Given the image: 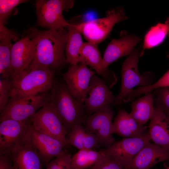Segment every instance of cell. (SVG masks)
I'll return each instance as SVG.
<instances>
[{"label": "cell", "instance_id": "484cf974", "mask_svg": "<svg viewBox=\"0 0 169 169\" xmlns=\"http://www.w3.org/2000/svg\"><path fill=\"white\" fill-rule=\"evenodd\" d=\"M107 156L104 150L98 151L86 149L79 150L72 157L71 169L90 168L102 161Z\"/></svg>", "mask_w": 169, "mask_h": 169}, {"label": "cell", "instance_id": "7c38bea8", "mask_svg": "<svg viewBox=\"0 0 169 169\" xmlns=\"http://www.w3.org/2000/svg\"><path fill=\"white\" fill-rule=\"evenodd\" d=\"M26 127L19 139L8 154L13 169H42L40 158L26 134Z\"/></svg>", "mask_w": 169, "mask_h": 169}, {"label": "cell", "instance_id": "836d02e7", "mask_svg": "<svg viewBox=\"0 0 169 169\" xmlns=\"http://www.w3.org/2000/svg\"><path fill=\"white\" fill-rule=\"evenodd\" d=\"M0 169H13L12 163L8 154L0 155Z\"/></svg>", "mask_w": 169, "mask_h": 169}, {"label": "cell", "instance_id": "7a4b0ae2", "mask_svg": "<svg viewBox=\"0 0 169 169\" xmlns=\"http://www.w3.org/2000/svg\"><path fill=\"white\" fill-rule=\"evenodd\" d=\"M49 98L69 133L74 126L85 122L84 105L72 95L65 83L56 80Z\"/></svg>", "mask_w": 169, "mask_h": 169}, {"label": "cell", "instance_id": "9a60e30c", "mask_svg": "<svg viewBox=\"0 0 169 169\" xmlns=\"http://www.w3.org/2000/svg\"><path fill=\"white\" fill-rule=\"evenodd\" d=\"M95 74L85 64L72 65L62 77L72 95L84 103L89 91L90 79Z\"/></svg>", "mask_w": 169, "mask_h": 169}, {"label": "cell", "instance_id": "d4e9b609", "mask_svg": "<svg viewBox=\"0 0 169 169\" xmlns=\"http://www.w3.org/2000/svg\"><path fill=\"white\" fill-rule=\"evenodd\" d=\"M68 22L69 24L66 27L68 34L65 47V55L68 63L76 65L79 63V51L84 42L81 33L73 24Z\"/></svg>", "mask_w": 169, "mask_h": 169}, {"label": "cell", "instance_id": "d6986e66", "mask_svg": "<svg viewBox=\"0 0 169 169\" xmlns=\"http://www.w3.org/2000/svg\"><path fill=\"white\" fill-rule=\"evenodd\" d=\"M18 37L13 31L7 28L0 21V74L3 79H12L13 78L11 58L13 44L11 41L16 40Z\"/></svg>", "mask_w": 169, "mask_h": 169}, {"label": "cell", "instance_id": "cb8c5ba5", "mask_svg": "<svg viewBox=\"0 0 169 169\" xmlns=\"http://www.w3.org/2000/svg\"><path fill=\"white\" fill-rule=\"evenodd\" d=\"M69 134L68 144L75 146L79 150L83 149L93 150L99 145L97 136L87 131L81 124L74 126Z\"/></svg>", "mask_w": 169, "mask_h": 169}, {"label": "cell", "instance_id": "44dd1931", "mask_svg": "<svg viewBox=\"0 0 169 169\" xmlns=\"http://www.w3.org/2000/svg\"><path fill=\"white\" fill-rule=\"evenodd\" d=\"M150 120L148 132L151 140L156 145L169 150V125L166 114L155 107Z\"/></svg>", "mask_w": 169, "mask_h": 169}, {"label": "cell", "instance_id": "f546056e", "mask_svg": "<svg viewBox=\"0 0 169 169\" xmlns=\"http://www.w3.org/2000/svg\"><path fill=\"white\" fill-rule=\"evenodd\" d=\"M28 1L27 0H0V21L4 24H6L14 8L20 4Z\"/></svg>", "mask_w": 169, "mask_h": 169}, {"label": "cell", "instance_id": "5b68a950", "mask_svg": "<svg viewBox=\"0 0 169 169\" xmlns=\"http://www.w3.org/2000/svg\"><path fill=\"white\" fill-rule=\"evenodd\" d=\"M49 101L48 92L35 96L11 95L5 108L0 112V121L7 119L26 121Z\"/></svg>", "mask_w": 169, "mask_h": 169}, {"label": "cell", "instance_id": "8fae6325", "mask_svg": "<svg viewBox=\"0 0 169 169\" xmlns=\"http://www.w3.org/2000/svg\"><path fill=\"white\" fill-rule=\"evenodd\" d=\"M26 132L38 153L43 165L46 166L51 161L66 151L63 149L66 144L38 130L33 126L30 118L26 126Z\"/></svg>", "mask_w": 169, "mask_h": 169}, {"label": "cell", "instance_id": "3957f363", "mask_svg": "<svg viewBox=\"0 0 169 169\" xmlns=\"http://www.w3.org/2000/svg\"><path fill=\"white\" fill-rule=\"evenodd\" d=\"M54 72L47 68H28L12 79L10 97L14 95L35 96L47 93L55 82Z\"/></svg>", "mask_w": 169, "mask_h": 169}, {"label": "cell", "instance_id": "7402d4cb", "mask_svg": "<svg viewBox=\"0 0 169 169\" xmlns=\"http://www.w3.org/2000/svg\"><path fill=\"white\" fill-rule=\"evenodd\" d=\"M146 127L139 125L130 115L119 109L114 121L112 123L111 133L124 137L140 136L146 132Z\"/></svg>", "mask_w": 169, "mask_h": 169}, {"label": "cell", "instance_id": "83f0119b", "mask_svg": "<svg viewBox=\"0 0 169 169\" xmlns=\"http://www.w3.org/2000/svg\"><path fill=\"white\" fill-rule=\"evenodd\" d=\"M167 86H169V70L155 83L133 90L131 94L132 97L135 98L141 94H146L153 90Z\"/></svg>", "mask_w": 169, "mask_h": 169}, {"label": "cell", "instance_id": "e0dca14e", "mask_svg": "<svg viewBox=\"0 0 169 169\" xmlns=\"http://www.w3.org/2000/svg\"><path fill=\"white\" fill-rule=\"evenodd\" d=\"M141 40V39L136 36L121 32L120 38L112 39L105 50L102 58L104 68L108 69L109 65L120 58L130 55Z\"/></svg>", "mask_w": 169, "mask_h": 169}, {"label": "cell", "instance_id": "8992f818", "mask_svg": "<svg viewBox=\"0 0 169 169\" xmlns=\"http://www.w3.org/2000/svg\"><path fill=\"white\" fill-rule=\"evenodd\" d=\"M73 0H38L35 7L37 23L40 26L49 29L66 28L69 24L64 18L63 12L73 6Z\"/></svg>", "mask_w": 169, "mask_h": 169}, {"label": "cell", "instance_id": "52a82bcc", "mask_svg": "<svg viewBox=\"0 0 169 169\" xmlns=\"http://www.w3.org/2000/svg\"><path fill=\"white\" fill-rule=\"evenodd\" d=\"M139 51L134 49L122 64L121 84L119 94L116 96L115 104L120 105L126 96L137 85H150L152 74L146 72L141 75L138 69Z\"/></svg>", "mask_w": 169, "mask_h": 169}, {"label": "cell", "instance_id": "6da1fadb", "mask_svg": "<svg viewBox=\"0 0 169 169\" xmlns=\"http://www.w3.org/2000/svg\"><path fill=\"white\" fill-rule=\"evenodd\" d=\"M66 28L37 29L38 39L33 59L28 68H47L55 72L69 63L64 54L68 37Z\"/></svg>", "mask_w": 169, "mask_h": 169}, {"label": "cell", "instance_id": "4fadbf2b", "mask_svg": "<svg viewBox=\"0 0 169 169\" xmlns=\"http://www.w3.org/2000/svg\"><path fill=\"white\" fill-rule=\"evenodd\" d=\"M89 87V96L84 101L85 111L89 114L110 107L112 104H115L116 96L110 91L105 80L95 74L90 79Z\"/></svg>", "mask_w": 169, "mask_h": 169}, {"label": "cell", "instance_id": "f1b7e54d", "mask_svg": "<svg viewBox=\"0 0 169 169\" xmlns=\"http://www.w3.org/2000/svg\"><path fill=\"white\" fill-rule=\"evenodd\" d=\"M154 102L166 114L169 113V86L156 89Z\"/></svg>", "mask_w": 169, "mask_h": 169}, {"label": "cell", "instance_id": "277c9868", "mask_svg": "<svg viewBox=\"0 0 169 169\" xmlns=\"http://www.w3.org/2000/svg\"><path fill=\"white\" fill-rule=\"evenodd\" d=\"M127 18L123 8L118 7L107 11L105 17L73 24L87 42L97 45L109 36L115 24Z\"/></svg>", "mask_w": 169, "mask_h": 169}, {"label": "cell", "instance_id": "603a6c76", "mask_svg": "<svg viewBox=\"0 0 169 169\" xmlns=\"http://www.w3.org/2000/svg\"><path fill=\"white\" fill-rule=\"evenodd\" d=\"M153 97V95L149 92L132 102L130 114L139 125H143L152 116L155 108Z\"/></svg>", "mask_w": 169, "mask_h": 169}, {"label": "cell", "instance_id": "4316f807", "mask_svg": "<svg viewBox=\"0 0 169 169\" xmlns=\"http://www.w3.org/2000/svg\"><path fill=\"white\" fill-rule=\"evenodd\" d=\"M167 36H169V18L164 23H158L152 27L148 31L144 37L141 55H142L145 50L161 44Z\"/></svg>", "mask_w": 169, "mask_h": 169}, {"label": "cell", "instance_id": "2e32d148", "mask_svg": "<svg viewBox=\"0 0 169 169\" xmlns=\"http://www.w3.org/2000/svg\"><path fill=\"white\" fill-rule=\"evenodd\" d=\"M79 63L90 66L97 74L101 75L110 87L117 81L115 74L104 68L100 53L97 44L87 42H84L79 52Z\"/></svg>", "mask_w": 169, "mask_h": 169}, {"label": "cell", "instance_id": "1f68e13d", "mask_svg": "<svg viewBox=\"0 0 169 169\" xmlns=\"http://www.w3.org/2000/svg\"><path fill=\"white\" fill-rule=\"evenodd\" d=\"M13 84L11 79L0 80V112H2L7 104L10 98V92Z\"/></svg>", "mask_w": 169, "mask_h": 169}, {"label": "cell", "instance_id": "ba28073f", "mask_svg": "<svg viewBox=\"0 0 169 169\" xmlns=\"http://www.w3.org/2000/svg\"><path fill=\"white\" fill-rule=\"evenodd\" d=\"M151 140L149 132H146L138 137H124L115 141L104 151L108 157L123 169H125L143 146Z\"/></svg>", "mask_w": 169, "mask_h": 169}, {"label": "cell", "instance_id": "5bb4252c", "mask_svg": "<svg viewBox=\"0 0 169 169\" xmlns=\"http://www.w3.org/2000/svg\"><path fill=\"white\" fill-rule=\"evenodd\" d=\"M114 112L110 107L96 111L88 117L84 127L97 137L100 145L108 147L115 141L111 133Z\"/></svg>", "mask_w": 169, "mask_h": 169}, {"label": "cell", "instance_id": "e575fe53", "mask_svg": "<svg viewBox=\"0 0 169 169\" xmlns=\"http://www.w3.org/2000/svg\"><path fill=\"white\" fill-rule=\"evenodd\" d=\"M166 115L168 120V123L169 125V113L166 114Z\"/></svg>", "mask_w": 169, "mask_h": 169}, {"label": "cell", "instance_id": "4dcf8cb0", "mask_svg": "<svg viewBox=\"0 0 169 169\" xmlns=\"http://www.w3.org/2000/svg\"><path fill=\"white\" fill-rule=\"evenodd\" d=\"M72 156L66 151L63 154L51 161L46 169H71Z\"/></svg>", "mask_w": 169, "mask_h": 169}, {"label": "cell", "instance_id": "d6a6232c", "mask_svg": "<svg viewBox=\"0 0 169 169\" xmlns=\"http://www.w3.org/2000/svg\"><path fill=\"white\" fill-rule=\"evenodd\" d=\"M90 169H123L118 164L107 156L105 159L100 163L90 167Z\"/></svg>", "mask_w": 169, "mask_h": 169}, {"label": "cell", "instance_id": "d590c367", "mask_svg": "<svg viewBox=\"0 0 169 169\" xmlns=\"http://www.w3.org/2000/svg\"><path fill=\"white\" fill-rule=\"evenodd\" d=\"M166 169H169V166L167 167Z\"/></svg>", "mask_w": 169, "mask_h": 169}, {"label": "cell", "instance_id": "ffe728a7", "mask_svg": "<svg viewBox=\"0 0 169 169\" xmlns=\"http://www.w3.org/2000/svg\"><path fill=\"white\" fill-rule=\"evenodd\" d=\"M29 119L26 121L7 119L0 122V155L8 154L15 146L24 131Z\"/></svg>", "mask_w": 169, "mask_h": 169}, {"label": "cell", "instance_id": "ac0fdd59", "mask_svg": "<svg viewBox=\"0 0 169 169\" xmlns=\"http://www.w3.org/2000/svg\"><path fill=\"white\" fill-rule=\"evenodd\" d=\"M169 160V150L147 143L125 169H150L156 164Z\"/></svg>", "mask_w": 169, "mask_h": 169}, {"label": "cell", "instance_id": "9c48e42d", "mask_svg": "<svg viewBox=\"0 0 169 169\" xmlns=\"http://www.w3.org/2000/svg\"><path fill=\"white\" fill-rule=\"evenodd\" d=\"M34 127L39 131L65 143L68 132L52 103L49 101L30 118Z\"/></svg>", "mask_w": 169, "mask_h": 169}, {"label": "cell", "instance_id": "30bf717a", "mask_svg": "<svg viewBox=\"0 0 169 169\" xmlns=\"http://www.w3.org/2000/svg\"><path fill=\"white\" fill-rule=\"evenodd\" d=\"M37 30L31 28L13 45L11 58L13 76L12 79L26 69L33 60L38 39Z\"/></svg>", "mask_w": 169, "mask_h": 169}]
</instances>
